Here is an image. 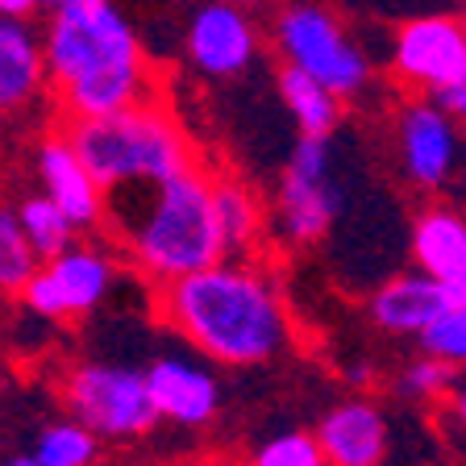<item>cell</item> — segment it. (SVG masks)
<instances>
[{
    "instance_id": "obj_19",
    "label": "cell",
    "mask_w": 466,
    "mask_h": 466,
    "mask_svg": "<svg viewBox=\"0 0 466 466\" xmlns=\"http://www.w3.org/2000/svg\"><path fill=\"white\" fill-rule=\"evenodd\" d=\"M213 200H217V221L225 233V254L229 258H250L254 242L262 233V208L254 192L233 179V175H213Z\"/></svg>"
},
{
    "instance_id": "obj_21",
    "label": "cell",
    "mask_w": 466,
    "mask_h": 466,
    "mask_svg": "<svg viewBox=\"0 0 466 466\" xmlns=\"http://www.w3.org/2000/svg\"><path fill=\"white\" fill-rule=\"evenodd\" d=\"M34 454L42 458V466H96L100 458V433L87 429L79 417L55 420L38 433Z\"/></svg>"
},
{
    "instance_id": "obj_20",
    "label": "cell",
    "mask_w": 466,
    "mask_h": 466,
    "mask_svg": "<svg viewBox=\"0 0 466 466\" xmlns=\"http://www.w3.org/2000/svg\"><path fill=\"white\" fill-rule=\"evenodd\" d=\"M13 213H17L25 238L34 242V250L42 254V262L58 258V254L76 242V233H79L76 221H71L46 192H29V196H21V200H13Z\"/></svg>"
},
{
    "instance_id": "obj_35",
    "label": "cell",
    "mask_w": 466,
    "mask_h": 466,
    "mask_svg": "<svg viewBox=\"0 0 466 466\" xmlns=\"http://www.w3.org/2000/svg\"><path fill=\"white\" fill-rule=\"evenodd\" d=\"M462 137H466V126H462Z\"/></svg>"
},
{
    "instance_id": "obj_15",
    "label": "cell",
    "mask_w": 466,
    "mask_h": 466,
    "mask_svg": "<svg viewBox=\"0 0 466 466\" xmlns=\"http://www.w3.org/2000/svg\"><path fill=\"white\" fill-rule=\"evenodd\" d=\"M46 79V38L25 17H5L0 21V105L5 113L25 108Z\"/></svg>"
},
{
    "instance_id": "obj_7",
    "label": "cell",
    "mask_w": 466,
    "mask_h": 466,
    "mask_svg": "<svg viewBox=\"0 0 466 466\" xmlns=\"http://www.w3.org/2000/svg\"><path fill=\"white\" fill-rule=\"evenodd\" d=\"M63 400L71 417L96 429L108 441H129L158 425V404L150 396L146 370L121 367V362H76L63 379Z\"/></svg>"
},
{
    "instance_id": "obj_3",
    "label": "cell",
    "mask_w": 466,
    "mask_h": 466,
    "mask_svg": "<svg viewBox=\"0 0 466 466\" xmlns=\"http://www.w3.org/2000/svg\"><path fill=\"white\" fill-rule=\"evenodd\" d=\"M50 87L63 116H108L155 96L134 25L113 0H67L46 17Z\"/></svg>"
},
{
    "instance_id": "obj_13",
    "label": "cell",
    "mask_w": 466,
    "mask_h": 466,
    "mask_svg": "<svg viewBox=\"0 0 466 466\" xmlns=\"http://www.w3.org/2000/svg\"><path fill=\"white\" fill-rule=\"evenodd\" d=\"M320 450L329 458V466H383L388 458V417L375 400H341L333 404L317 425Z\"/></svg>"
},
{
    "instance_id": "obj_26",
    "label": "cell",
    "mask_w": 466,
    "mask_h": 466,
    "mask_svg": "<svg viewBox=\"0 0 466 466\" xmlns=\"http://www.w3.org/2000/svg\"><path fill=\"white\" fill-rule=\"evenodd\" d=\"M21 309L29 312V317H38V320H67L71 312H67V300H63V291H58V283H55V275L42 267L34 279L21 288Z\"/></svg>"
},
{
    "instance_id": "obj_17",
    "label": "cell",
    "mask_w": 466,
    "mask_h": 466,
    "mask_svg": "<svg viewBox=\"0 0 466 466\" xmlns=\"http://www.w3.org/2000/svg\"><path fill=\"white\" fill-rule=\"evenodd\" d=\"M412 262L433 279L466 271V213L454 204H429L412 221Z\"/></svg>"
},
{
    "instance_id": "obj_31",
    "label": "cell",
    "mask_w": 466,
    "mask_h": 466,
    "mask_svg": "<svg viewBox=\"0 0 466 466\" xmlns=\"http://www.w3.org/2000/svg\"><path fill=\"white\" fill-rule=\"evenodd\" d=\"M5 466H42V458L34 454V450H29V454H17V458H9V462Z\"/></svg>"
},
{
    "instance_id": "obj_16",
    "label": "cell",
    "mask_w": 466,
    "mask_h": 466,
    "mask_svg": "<svg viewBox=\"0 0 466 466\" xmlns=\"http://www.w3.org/2000/svg\"><path fill=\"white\" fill-rule=\"evenodd\" d=\"M46 271L55 275V283H58V291H63V300H67L71 317L96 312L100 304L108 300L113 279H116L113 258H108L100 246H87V242H71L58 258L46 262Z\"/></svg>"
},
{
    "instance_id": "obj_33",
    "label": "cell",
    "mask_w": 466,
    "mask_h": 466,
    "mask_svg": "<svg viewBox=\"0 0 466 466\" xmlns=\"http://www.w3.org/2000/svg\"><path fill=\"white\" fill-rule=\"evenodd\" d=\"M58 5H67V0H46V13H50V9H58Z\"/></svg>"
},
{
    "instance_id": "obj_18",
    "label": "cell",
    "mask_w": 466,
    "mask_h": 466,
    "mask_svg": "<svg viewBox=\"0 0 466 466\" xmlns=\"http://www.w3.org/2000/svg\"><path fill=\"white\" fill-rule=\"evenodd\" d=\"M275 84H279V100L291 113V121H296L300 134H329L333 137V129H338L341 116H346V96H341V92H333L329 84H320L309 71L288 67V63H279Z\"/></svg>"
},
{
    "instance_id": "obj_22",
    "label": "cell",
    "mask_w": 466,
    "mask_h": 466,
    "mask_svg": "<svg viewBox=\"0 0 466 466\" xmlns=\"http://www.w3.org/2000/svg\"><path fill=\"white\" fill-rule=\"evenodd\" d=\"M42 267H46V262H42V254L34 250V242L25 238V229H21L17 213H13V204H9V208L0 213V288L9 291V296H21V288H25Z\"/></svg>"
},
{
    "instance_id": "obj_14",
    "label": "cell",
    "mask_w": 466,
    "mask_h": 466,
    "mask_svg": "<svg viewBox=\"0 0 466 466\" xmlns=\"http://www.w3.org/2000/svg\"><path fill=\"white\" fill-rule=\"evenodd\" d=\"M446 309H450V300H446L441 279H433L425 271L383 279L367 304L370 320L383 333H396V338H420Z\"/></svg>"
},
{
    "instance_id": "obj_29",
    "label": "cell",
    "mask_w": 466,
    "mask_h": 466,
    "mask_svg": "<svg viewBox=\"0 0 466 466\" xmlns=\"http://www.w3.org/2000/svg\"><path fill=\"white\" fill-rule=\"evenodd\" d=\"M441 288H446L450 309H466V271H458V275H450V279H441Z\"/></svg>"
},
{
    "instance_id": "obj_8",
    "label": "cell",
    "mask_w": 466,
    "mask_h": 466,
    "mask_svg": "<svg viewBox=\"0 0 466 466\" xmlns=\"http://www.w3.org/2000/svg\"><path fill=\"white\" fill-rule=\"evenodd\" d=\"M466 71V25L450 13H425L396 29L391 79L408 96H437Z\"/></svg>"
},
{
    "instance_id": "obj_23",
    "label": "cell",
    "mask_w": 466,
    "mask_h": 466,
    "mask_svg": "<svg viewBox=\"0 0 466 466\" xmlns=\"http://www.w3.org/2000/svg\"><path fill=\"white\" fill-rule=\"evenodd\" d=\"M458 379H462V367H458V362L420 350V359H412L404 370H400V391H404L408 400L433 404V400H450Z\"/></svg>"
},
{
    "instance_id": "obj_34",
    "label": "cell",
    "mask_w": 466,
    "mask_h": 466,
    "mask_svg": "<svg viewBox=\"0 0 466 466\" xmlns=\"http://www.w3.org/2000/svg\"><path fill=\"white\" fill-rule=\"evenodd\" d=\"M458 17H462V25H466V5H462V13H458Z\"/></svg>"
},
{
    "instance_id": "obj_27",
    "label": "cell",
    "mask_w": 466,
    "mask_h": 466,
    "mask_svg": "<svg viewBox=\"0 0 466 466\" xmlns=\"http://www.w3.org/2000/svg\"><path fill=\"white\" fill-rule=\"evenodd\" d=\"M433 100H437L441 108H446V113H454L458 121H466V71L454 79V84L446 87V92H437Z\"/></svg>"
},
{
    "instance_id": "obj_9",
    "label": "cell",
    "mask_w": 466,
    "mask_h": 466,
    "mask_svg": "<svg viewBox=\"0 0 466 466\" xmlns=\"http://www.w3.org/2000/svg\"><path fill=\"white\" fill-rule=\"evenodd\" d=\"M458 116L446 113L433 96H408L396 121L400 167L412 187H446L458 163Z\"/></svg>"
},
{
    "instance_id": "obj_32",
    "label": "cell",
    "mask_w": 466,
    "mask_h": 466,
    "mask_svg": "<svg viewBox=\"0 0 466 466\" xmlns=\"http://www.w3.org/2000/svg\"><path fill=\"white\" fill-rule=\"evenodd\" d=\"M229 5H242V9H258V5H267V0H229Z\"/></svg>"
},
{
    "instance_id": "obj_2",
    "label": "cell",
    "mask_w": 466,
    "mask_h": 466,
    "mask_svg": "<svg viewBox=\"0 0 466 466\" xmlns=\"http://www.w3.org/2000/svg\"><path fill=\"white\" fill-rule=\"evenodd\" d=\"M105 233L129 258V267L155 288L229 258L221 221H217L213 175L200 167L179 171L171 179L113 187Z\"/></svg>"
},
{
    "instance_id": "obj_6",
    "label": "cell",
    "mask_w": 466,
    "mask_h": 466,
    "mask_svg": "<svg viewBox=\"0 0 466 466\" xmlns=\"http://www.w3.org/2000/svg\"><path fill=\"white\" fill-rule=\"evenodd\" d=\"M341 213V187L333 175V142L329 134H300L283 163L279 187H275L271 229L275 242L296 246L320 242Z\"/></svg>"
},
{
    "instance_id": "obj_12",
    "label": "cell",
    "mask_w": 466,
    "mask_h": 466,
    "mask_svg": "<svg viewBox=\"0 0 466 466\" xmlns=\"http://www.w3.org/2000/svg\"><path fill=\"white\" fill-rule=\"evenodd\" d=\"M146 383L158 404V417L179 429H200L221 412V388L217 379L192 359L163 354L146 367Z\"/></svg>"
},
{
    "instance_id": "obj_11",
    "label": "cell",
    "mask_w": 466,
    "mask_h": 466,
    "mask_svg": "<svg viewBox=\"0 0 466 466\" xmlns=\"http://www.w3.org/2000/svg\"><path fill=\"white\" fill-rule=\"evenodd\" d=\"M34 175H38L42 192L76 221V229H105L108 192L96 184V175L87 171V163L63 129L46 134L34 146Z\"/></svg>"
},
{
    "instance_id": "obj_5",
    "label": "cell",
    "mask_w": 466,
    "mask_h": 466,
    "mask_svg": "<svg viewBox=\"0 0 466 466\" xmlns=\"http://www.w3.org/2000/svg\"><path fill=\"white\" fill-rule=\"evenodd\" d=\"M271 46L279 63L300 67L329 84L341 96H359L370 84V58L350 29L338 21V13L312 0H283L271 21Z\"/></svg>"
},
{
    "instance_id": "obj_1",
    "label": "cell",
    "mask_w": 466,
    "mask_h": 466,
    "mask_svg": "<svg viewBox=\"0 0 466 466\" xmlns=\"http://www.w3.org/2000/svg\"><path fill=\"white\" fill-rule=\"evenodd\" d=\"M158 317L192 350L221 367L271 362L291 341L275 279L250 258H221L158 288Z\"/></svg>"
},
{
    "instance_id": "obj_30",
    "label": "cell",
    "mask_w": 466,
    "mask_h": 466,
    "mask_svg": "<svg viewBox=\"0 0 466 466\" xmlns=\"http://www.w3.org/2000/svg\"><path fill=\"white\" fill-rule=\"evenodd\" d=\"M446 404H450V412H454V420H458V425L466 429V367H462V379H458V383H454V391H450V400H446Z\"/></svg>"
},
{
    "instance_id": "obj_28",
    "label": "cell",
    "mask_w": 466,
    "mask_h": 466,
    "mask_svg": "<svg viewBox=\"0 0 466 466\" xmlns=\"http://www.w3.org/2000/svg\"><path fill=\"white\" fill-rule=\"evenodd\" d=\"M46 9V0H0V13L5 17H34V13H42Z\"/></svg>"
},
{
    "instance_id": "obj_24",
    "label": "cell",
    "mask_w": 466,
    "mask_h": 466,
    "mask_svg": "<svg viewBox=\"0 0 466 466\" xmlns=\"http://www.w3.org/2000/svg\"><path fill=\"white\" fill-rule=\"evenodd\" d=\"M250 466H329V458L320 450L317 433L288 429V433L267 437V441L250 454Z\"/></svg>"
},
{
    "instance_id": "obj_25",
    "label": "cell",
    "mask_w": 466,
    "mask_h": 466,
    "mask_svg": "<svg viewBox=\"0 0 466 466\" xmlns=\"http://www.w3.org/2000/svg\"><path fill=\"white\" fill-rule=\"evenodd\" d=\"M417 341L429 354H441V359L466 367V309H446Z\"/></svg>"
},
{
    "instance_id": "obj_10",
    "label": "cell",
    "mask_w": 466,
    "mask_h": 466,
    "mask_svg": "<svg viewBox=\"0 0 466 466\" xmlns=\"http://www.w3.org/2000/svg\"><path fill=\"white\" fill-rule=\"evenodd\" d=\"M187 58L196 63V71H204L208 79H229L242 76L258 55V29H254L250 13L242 5L229 0H204L192 13L184 34Z\"/></svg>"
},
{
    "instance_id": "obj_4",
    "label": "cell",
    "mask_w": 466,
    "mask_h": 466,
    "mask_svg": "<svg viewBox=\"0 0 466 466\" xmlns=\"http://www.w3.org/2000/svg\"><path fill=\"white\" fill-rule=\"evenodd\" d=\"M58 129L67 134V142L79 150V158L105 192L121 184L171 179L179 171L200 167L187 129L158 96L108 116H63Z\"/></svg>"
}]
</instances>
